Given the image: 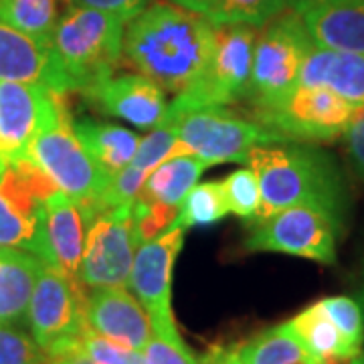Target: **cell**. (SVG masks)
<instances>
[{
  "instance_id": "obj_33",
  "label": "cell",
  "mask_w": 364,
  "mask_h": 364,
  "mask_svg": "<svg viewBox=\"0 0 364 364\" xmlns=\"http://www.w3.org/2000/svg\"><path fill=\"white\" fill-rule=\"evenodd\" d=\"M0 364H49L47 352L16 326H0Z\"/></svg>"
},
{
  "instance_id": "obj_36",
  "label": "cell",
  "mask_w": 364,
  "mask_h": 364,
  "mask_svg": "<svg viewBox=\"0 0 364 364\" xmlns=\"http://www.w3.org/2000/svg\"><path fill=\"white\" fill-rule=\"evenodd\" d=\"M73 2L77 6H87V9L102 11V13L114 14L128 23L136 14L142 13L150 0H71V4Z\"/></svg>"
},
{
  "instance_id": "obj_32",
  "label": "cell",
  "mask_w": 364,
  "mask_h": 364,
  "mask_svg": "<svg viewBox=\"0 0 364 364\" xmlns=\"http://www.w3.org/2000/svg\"><path fill=\"white\" fill-rule=\"evenodd\" d=\"M322 308L330 316V320L336 324L340 334L350 342L354 348L363 350L364 342V312L363 306L356 299L346 296H332L320 299Z\"/></svg>"
},
{
  "instance_id": "obj_40",
  "label": "cell",
  "mask_w": 364,
  "mask_h": 364,
  "mask_svg": "<svg viewBox=\"0 0 364 364\" xmlns=\"http://www.w3.org/2000/svg\"><path fill=\"white\" fill-rule=\"evenodd\" d=\"M231 354H233V350H227V348H215V350L208 352L203 360H198V364H229V360H231Z\"/></svg>"
},
{
  "instance_id": "obj_9",
  "label": "cell",
  "mask_w": 364,
  "mask_h": 364,
  "mask_svg": "<svg viewBox=\"0 0 364 364\" xmlns=\"http://www.w3.org/2000/svg\"><path fill=\"white\" fill-rule=\"evenodd\" d=\"M90 296L85 286L63 272L45 265L35 284L26 322L31 336L47 356L79 346L87 324Z\"/></svg>"
},
{
  "instance_id": "obj_29",
  "label": "cell",
  "mask_w": 364,
  "mask_h": 364,
  "mask_svg": "<svg viewBox=\"0 0 364 364\" xmlns=\"http://www.w3.org/2000/svg\"><path fill=\"white\" fill-rule=\"evenodd\" d=\"M176 215H178V207L162 205V203H156V200L138 193V196L132 203L136 247L146 243V241L156 239L158 235H162L166 229H170L172 223L176 221Z\"/></svg>"
},
{
  "instance_id": "obj_25",
  "label": "cell",
  "mask_w": 364,
  "mask_h": 364,
  "mask_svg": "<svg viewBox=\"0 0 364 364\" xmlns=\"http://www.w3.org/2000/svg\"><path fill=\"white\" fill-rule=\"evenodd\" d=\"M207 168V162L196 156L170 158L148 174L140 195L162 205L181 208L182 200Z\"/></svg>"
},
{
  "instance_id": "obj_2",
  "label": "cell",
  "mask_w": 364,
  "mask_h": 364,
  "mask_svg": "<svg viewBox=\"0 0 364 364\" xmlns=\"http://www.w3.org/2000/svg\"><path fill=\"white\" fill-rule=\"evenodd\" d=\"M247 162L261 193L253 225L296 205H318L340 215L342 184L334 164L322 152L301 146L263 144L249 150Z\"/></svg>"
},
{
  "instance_id": "obj_8",
  "label": "cell",
  "mask_w": 364,
  "mask_h": 364,
  "mask_svg": "<svg viewBox=\"0 0 364 364\" xmlns=\"http://www.w3.org/2000/svg\"><path fill=\"white\" fill-rule=\"evenodd\" d=\"M257 31L259 26L245 23L215 25L203 77L193 90L176 95L170 107L184 109L193 105H229L249 97Z\"/></svg>"
},
{
  "instance_id": "obj_31",
  "label": "cell",
  "mask_w": 364,
  "mask_h": 364,
  "mask_svg": "<svg viewBox=\"0 0 364 364\" xmlns=\"http://www.w3.org/2000/svg\"><path fill=\"white\" fill-rule=\"evenodd\" d=\"M176 142H178L176 126L172 122H162L154 128L152 134H148L144 140H140V146L136 150V156L130 162V166L150 174L162 162L172 158V150Z\"/></svg>"
},
{
  "instance_id": "obj_16",
  "label": "cell",
  "mask_w": 364,
  "mask_h": 364,
  "mask_svg": "<svg viewBox=\"0 0 364 364\" xmlns=\"http://www.w3.org/2000/svg\"><path fill=\"white\" fill-rule=\"evenodd\" d=\"M87 324L95 334L132 350L142 352L152 338L148 312L126 287L93 289L87 304Z\"/></svg>"
},
{
  "instance_id": "obj_27",
  "label": "cell",
  "mask_w": 364,
  "mask_h": 364,
  "mask_svg": "<svg viewBox=\"0 0 364 364\" xmlns=\"http://www.w3.org/2000/svg\"><path fill=\"white\" fill-rule=\"evenodd\" d=\"M172 2L200 13L215 25L245 23L253 26H263L289 6V0H172Z\"/></svg>"
},
{
  "instance_id": "obj_43",
  "label": "cell",
  "mask_w": 364,
  "mask_h": 364,
  "mask_svg": "<svg viewBox=\"0 0 364 364\" xmlns=\"http://www.w3.org/2000/svg\"><path fill=\"white\" fill-rule=\"evenodd\" d=\"M6 168V162H4V160H2V158H0V172H2V170Z\"/></svg>"
},
{
  "instance_id": "obj_39",
  "label": "cell",
  "mask_w": 364,
  "mask_h": 364,
  "mask_svg": "<svg viewBox=\"0 0 364 364\" xmlns=\"http://www.w3.org/2000/svg\"><path fill=\"white\" fill-rule=\"evenodd\" d=\"M340 2H346V0H289L287 9L304 14L308 11H316V9H322V6H330V4H340Z\"/></svg>"
},
{
  "instance_id": "obj_20",
  "label": "cell",
  "mask_w": 364,
  "mask_h": 364,
  "mask_svg": "<svg viewBox=\"0 0 364 364\" xmlns=\"http://www.w3.org/2000/svg\"><path fill=\"white\" fill-rule=\"evenodd\" d=\"M316 47L364 55V0H346L301 14Z\"/></svg>"
},
{
  "instance_id": "obj_21",
  "label": "cell",
  "mask_w": 364,
  "mask_h": 364,
  "mask_svg": "<svg viewBox=\"0 0 364 364\" xmlns=\"http://www.w3.org/2000/svg\"><path fill=\"white\" fill-rule=\"evenodd\" d=\"M45 261L23 249L0 247V326L26 320L28 304Z\"/></svg>"
},
{
  "instance_id": "obj_1",
  "label": "cell",
  "mask_w": 364,
  "mask_h": 364,
  "mask_svg": "<svg viewBox=\"0 0 364 364\" xmlns=\"http://www.w3.org/2000/svg\"><path fill=\"white\" fill-rule=\"evenodd\" d=\"M215 23L172 0L148 2L124 28L122 63L152 79L160 90L181 95L203 77Z\"/></svg>"
},
{
  "instance_id": "obj_15",
  "label": "cell",
  "mask_w": 364,
  "mask_h": 364,
  "mask_svg": "<svg viewBox=\"0 0 364 364\" xmlns=\"http://www.w3.org/2000/svg\"><path fill=\"white\" fill-rule=\"evenodd\" d=\"M0 81L28 83L57 95L71 91L53 43L33 39L0 23Z\"/></svg>"
},
{
  "instance_id": "obj_11",
  "label": "cell",
  "mask_w": 364,
  "mask_h": 364,
  "mask_svg": "<svg viewBox=\"0 0 364 364\" xmlns=\"http://www.w3.org/2000/svg\"><path fill=\"white\" fill-rule=\"evenodd\" d=\"M340 215L318 205H296L275 213L247 239L249 251H273L332 265L336 261Z\"/></svg>"
},
{
  "instance_id": "obj_26",
  "label": "cell",
  "mask_w": 364,
  "mask_h": 364,
  "mask_svg": "<svg viewBox=\"0 0 364 364\" xmlns=\"http://www.w3.org/2000/svg\"><path fill=\"white\" fill-rule=\"evenodd\" d=\"M71 0H0V23L33 39L53 43L55 28L69 11Z\"/></svg>"
},
{
  "instance_id": "obj_28",
  "label": "cell",
  "mask_w": 364,
  "mask_h": 364,
  "mask_svg": "<svg viewBox=\"0 0 364 364\" xmlns=\"http://www.w3.org/2000/svg\"><path fill=\"white\" fill-rule=\"evenodd\" d=\"M227 215H229V207L221 182H203V184H195L193 191L182 200L176 221L172 225L188 231L191 227L223 221Z\"/></svg>"
},
{
  "instance_id": "obj_5",
  "label": "cell",
  "mask_w": 364,
  "mask_h": 364,
  "mask_svg": "<svg viewBox=\"0 0 364 364\" xmlns=\"http://www.w3.org/2000/svg\"><path fill=\"white\" fill-rule=\"evenodd\" d=\"M57 184L31 160L21 158L0 172V247L23 249L49 259L47 198Z\"/></svg>"
},
{
  "instance_id": "obj_12",
  "label": "cell",
  "mask_w": 364,
  "mask_h": 364,
  "mask_svg": "<svg viewBox=\"0 0 364 364\" xmlns=\"http://www.w3.org/2000/svg\"><path fill=\"white\" fill-rule=\"evenodd\" d=\"M184 229L172 225L156 239L136 247L128 286L148 312L152 332L164 338H182L172 312V273L178 259Z\"/></svg>"
},
{
  "instance_id": "obj_10",
  "label": "cell",
  "mask_w": 364,
  "mask_h": 364,
  "mask_svg": "<svg viewBox=\"0 0 364 364\" xmlns=\"http://www.w3.org/2000/svg\"><path fill=\"white\" fill-rule=\"evenodd\" d=\"M312 47L314 41L301 14L291 9L259 26L249 97L253 102H265L298 87L301 67Z\"/></svg>"
},
{
  "instance_id": "obj_13",
  "label": "cell",
  "mask_w": 364,
  "mask_h": 364,
  "mask_svg": "<svg viewBox=\"0 0 364 364\" xmlns=\"http://www.w3.org/2000/svg\"><path fill=\"white\" fill-rule=\"evenodd\" d=\"M136 253L132 205L105 208L87 223L79 282L90 289L126 287Z\"/></svg>"
},
{
  "instance_id": "obj_44",
  "label": "cell",
  "mask_w": 364,
  "mask_h": 364,
  "mask_svg": "<svg viewBox=\"0 0 364 364\" xmlns=\"http://www.w3.org/2000/svg\"><path fill=\"white\" fill-rule=\"evenodd\" d=\"M360 299H363V312H364V286H363V291H360Z\"/></svg>"
},
{
  "instance_id": "obj_37",
  "label": "cell",
  "mask_w": 364,
  "mask_h": 364,
  "mask_svg": "<svg viewBox=\"0 0 364 364\" xmlns=\"http://www.w3.org/2000/svg\"><path fill=\"white\" fill-rule=\"evenodd\" d=\"M344 136H346V150H348L354 172L364 181V107L358 109V114L352 119L350 128Z\"/></svg>"
},
{
  "instance_id": "obj_38",
  "label": "cell",
  "mask_w": 364,
  "mask_h": 364,
  "mask_svg": "<svg viewBox=\"0 0 364 364\" xmlns=\"http://www.w3.org/2000/svg\"><path fill=\"white\" fill-rule=\"evenodd\" d=\"M49 364H93L81 352L79 346L75 348H71V350H65V352H59V354H55V356H49Z\"/></svg>"
},
{
  "instance_id": "obj_6",
  "label": "cell",
  "mask_w": 364,
  "mask_h": 364,
  "mask_svg": "<svg viewBox=\"0 0 364 364\" xmlns=\"http://www.w3.org/2000/svg\"><path fill=\"white\" fill-rule=\"evenodd\" d=\"M26 158H31L59 191L77 203L85 221L93 219L109 178L95 166L79 142L67 104H63L55 122L33 140Z\"/></svg>"
},
{
  "instance_id": "obj_30",
  "label": "cell",
  "mask_w": 364,
  "mask_h": 364,
  "mask_svg": "<svg viewBox=\"0 0 364 364\" xmlns=\"http://www.w3.org/2000/svg\"><path fill=\"white\" fill-rule=\"evenodd\" d=\"M221 184L229 213L245 221H253L261 205L259 182L255 172L251 168L235 170Z\"/></svg>"
},
{
  "instance_id": "obj_41",
  "label": "cell",
  "mask_w": 364,
  "mask_h": 364,
  "mask_svg": "<svg viewBox=\"0 0 364 364\" xmlns=\"http://www.w3.org/2000/svg\"><path fill=\"white\" fill-rule=\"evenodd\" d=\"M350 364H364V350L360 352V354H358V356H356V358H354Z\"/></svg>"
},
{
  "instance_id": "obj_7",
  "label": "cell",
  "mask_w": 364,
  "mask_h": 364,
  "mask_svg": "<svg viewBox=\"0 0 364 364\" xmlns=\"http://www.w3.org/2000/svg\"><path fill=\"white\" fill-rule=\"evenodd\" d=\"M358 109L334 91L306 85L255 102L257 124L282 140H336L350 128Z\"/></svg>"
},
{
  "instance_id": "obj_4",
  "label": "cell",
  "mask_w": 364,
  "mask_h": 364,
  "mask_svg": "<svg viewBox=\"0 0 364 364\" xmlns=\"http://www.w3.org/2000/svg\"><path fill=\"white\" fill-rule=\"evenodd\" d=\"M162 122L176 126L178 142L191 156L205 160L208 166L223 162H247L251 148L282 142L279 136L257 122L237 116L227 105H193L184 109L170 107Z\"/></svg>"
},
{
  "instance_id": "obj_23",
  "label": "cell",
  "mask_w": 364,
  "mask_h": 364,
  "mask_svg": "<svg viewBox=\"0 0 364 364\" xmlns=\"http://www.w3.org/2000/svg\"><path fill=\"white\" fill-rule=\"evenodd\" d=\"M287 324L299 342L324 364H350L363 352L340 334L320 301L301 310Z\"/></svg>"
},
{
  "instance_id": "obj_22",
  "label": "cell",
  "mask_w": 364,
  "mask_h": 364,
  "mask_svg": "<svg viewBox=\"0 0 364 364\" xmlns=\"http://www.w3.org/2000/svg\"><path fill=\"white\" fill-rule=\"evenodd\" d=\"M73 126L81 146L109 181L130 166L140 146V136L136 132L91 119H79Z\"/></svg>"
},
{
  "instance_id": "obj_3",
  "label": "cell",
  "mask_w": 364,
  "mask_h": 364,
  "mask_svg": "<svg viewBox=\"0 0 364 364\" xmlns=\"http://www.w3.org/2000/svg\"><path fill=\"white\" fill-rule=\"evenodd\" d=\"M126 21L87 6H69L53 35V47L71 91L87 93L122 65Z\"/></svg>"
},
{
  "instance_id": "obj_18",
  "label": "cell",
  "mask_w": 364,
  "mask_h": 364,
  "mask_svg": "<svg viewBox=\"0 0 364 364\" xmlns=\"http://www.w3.org/2000/svg\"><path fill=\"white\" fill-rule=\"evenodd\" d=\"M47 265L79 279V267L83 259L87 221L77 203H73L63 191L53 193L47 203Z\"/></svg>"
},
{
  "instance_id": "obj_35",
  "label": "cell",
  "mask_w": 364,
  "mask_h": 364,
  "mask_svg": "<svg viewBox=\"0 0 364 364\" xmlns=\"http://www.w3.org/2000/svg\"><path fill=\"white\" fill-rule=\"evenodd\" d=\"M146 364H198L182 338H164L152 332V338L142 348Z\"/></svg>"
},
{
  "instance_id": "obj_24",
  "label": "cell",
  "mask_w": 364,
  "mask_h": 364,
  "mask_svg": "<svg viewBox=\"0 0 364 364\" xmlns=\"http://www.w3.org/2000/svg\"><path fill=\"white\" fill-rule=\"evenodd\" d=\"M241 364H324L308 350L289 324L273 326L237 348Z\"/></svg>"
},
{
  "instance_id": "obj_19",
  "label": "cell",
  "mask_w": 364,
  "mask_h": 364,
  "mask_svg": "<svg viewBox=\"0 0 364 364\" xmlns=\"http://www.w3.org/2000/svg\"><path fill=\"white\" fill-rule=\"evenodd\" d=\"M298 85L330 90L364 107V55L314 45L304 61Z\"/></svg>"
},
{
  "instance_id": "obj_14",
  "label": "cell",
  "mask_w": 364,
  "mask_h": 364,
  "mask_svg": "<svg viewBox=\"0 0 364 364\" xmlns=\"http://www.w3.org/2000/svg\"><path fill=\"white\" fill-rule=\"evenodd\" d=\"M65 95L45 87L0 81V158L11 164L26 158L33 140L59 116Z\"/></svg>"
},
{
  "instance_id": "obj_17",
  "label": "cell",
  "mask_w": 364,
  "mask_h": 364,
  "mask_svg": "<svg viewBox=\"0 0 364 364\" xmlns=\"http://www.w3.org/2000/svg\"><path fill=\"white\" fill-rule=\"evenodd\" d=\"M109 116L138 128H156L168 112L166 93L140 73L112 75L90 93Z\"/></svg>"
},
{
  "instance_id": "obj_34",
  "label": "cell",
  "mask_w": 364,
  "mask_h": 364,
  "mask_svg": "<svg viewBox=\"0 0 364 364\" xmlns=\"http://www.w3.org/2000/svg\"><path fill=\"white\" fill-rule=\"evenodd\" d=\"M79 348L93 364H146V358L140 350H132L114 340L104 338L87 328L81 340Z\"/></svg>"
},
{
  "instance_id": "obj_42",
  "label": "cell",
  "mask_w": 364,
  "mask_h": 364,
  "mask_svg": "<svg viewBox=\"0 0 364 364\" xmlns=\"http://www.w3.org/2000/svg\"><path fill=\"white\" fill-rule=\"evenodd\" d=\"M229 364H241L239 356H237V350H233V354H231V360H229Z\"/></svg>"
}]
</instances>
